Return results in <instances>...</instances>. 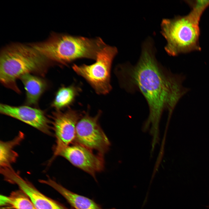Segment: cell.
Listing matches in <instances>:
<instances>
[{"mask_svg": "<svg viewBox=\"0 0 209 209\" xmlns=\"http://www.w3.org/2000/svg\"><path fill=\"white\" fill-rule=\"evenodd\" d=\"M20 79L26 91V103L29 105H37L46 89V82L41 78L31 74L24 75Z\"/></svg>", "mask_w": 209, "mask_h": 209, "instance_id": "obj_12", "label": "cell"}, {"mask_svg": "<svg viewBox=\"0 0 209 209\" xmlns=\"http://www.w3.org/2000/svg\"><path fill=\"white\" fill-rule=\"evenodd\" d=\"M151 51L144 48L136 65H119L115 73L122 88L143 94L149 109L147 122L156 125L163 111H168L170 117L179 100L190 89L182 85L185 75L173 74L161 67Z\"/></svg>", "mask_w": 209, "mask_h": 209, "instance_id": "obj_1", "label": "cell"}, {"mask_svg": "<svg viewBox=\"0 0 209 209\" xmlns=\"http://www.w3.org/2000/svg\"><path fill=\"white\" fill-rule=\"evenodd\" d=\"M49 60L64 65L80 58L96 60L107 44L99 37L53 34L43 42L30 44Z\"/></svg>", "mask_w": 209, "mask_h": 209, "instance_id": "obj_3", "label": "cell"}, {"mask_svg": "<svg viewBox=\"0 0 209 209\" xmlns=\"http://www.w3.org/2000/svg\"><path fill=\"white\" fill-rule=\"evenodd\" d=\"M24 137V134L21 132L14 139L11 140L6 142H0L1 167L10 166L12 163L16 161L18 154L14 151L13 149L20 143Z\"/></svg>", "mask_w": 209, "mask_h": 209, "instance_id": "obj_15", "label": "cell"}, {"mask_svg": "<svg viewBox=\"0 0 209 209\" xmlns=\"http://www.w3.org/2000/svg\"><path fill=\"white\" fill-rule=\"evenodd\" d=\"M39 182L54 189L76 209H104L93 200L71 192L51 179L39 180Z\"/></svg>", "mask_w": 209, "mask_h": 209, "instance_id": "obj_11", "label": "cell"}, {"mask_svg": "<svg viewBox=\"0 0 209 209\" xmlns=\"http://www.w3.org/2000/svg\"><path fill=\"white\" fill-rule=\"evenodd\" d=\"M186 1L192 9H196L203 11L209 6V0L188 1Z\"/></svg>", "mask_w": 209, "mask_h": 209, "instance_id": "obj_16", "label": "cell"}, {"mask_svg": "<svg viewBox=\"0 0 209 209\" xmlns=\"http://www.w3.org/2000/svg\"><path fill=\"white\" fill-rule=\"evenodd\" d=\"M5 180L17 185L29 198L36 209H69L47 197L30 182L23 178L11 166L1 170Z\"/></svg>", "mask_w": 209, "mask_h": 209, "instance_id": "obj_9", "label": "cell"}, {"mask_svg": "<svg viewBox=\"0 0 209 209\" xmlns=\"http://www.w3.org/2000/svg\"><path fill=\"white\" fill-rule=\"evenodd\" d=\"M0 113L21 121L42 132L49 134V121L42 110L28 106H13L2 104Z\"/></svg>", "mask_w": 209, "mask_h": 209, "instance_id": "obj_10", "label": "cell"}, {"mask_svg": "<svg viewBox=\"0 0 209 209\" xmlns=\"http://www.w3.org/2000/svg\"><path fill=\"white\" fill-rule=\"evenodd\" d=\"M81 91V88L74 84L61 87L56 93L52 106L57 111L69 107L74 102Z\"/></svg>", "mask_w": 209, "mask_h": 209, "instance_id": "obj_14", "label": "cell"}, {"mask_svg": "<svg viewBox=\"0 0 209 209\" xmlns=\"http://www.w3.org/2000/svg\"><path fill=\"white\" fill-rule=\"evenodd\" d=\"M1 209H36L28 197L21 190L12 192L8 196L0 195Z\"/></svg>", "mask_w": 209, "mask_h": 209, "instance_id": "obj_13", "label": "cell"}, {"mask_svg": "<svg viewBox=\"0 0 209 209\" xmlns=\"http://www.w3.org/2000/svg\"><path fill=\"white\" fill-rule=\"evenodd\" d=\"M64 158L74 166L91 175L94 179L98 172L104 168L102 156L77 143L69 145L57 154Z\"/></svg>", "mask_w": 209, "mask_h": 209, "instance_id": "obj_8", "label": "cell"}, {"mask_svg": "<svg viewBox=\"0 0 209 209\" xmlns=\"http://www.w3.org/2000/svg\"><path fill=\"white\" fill-rule=\"evenodd\" d=\"M82 113L69 109L65 111H57L53 114V125L56 138L54 156L75 140L76 127Z\"/></svg>", "mask_w": 209, "mask_h": 209, "instance_id": "obj_7", "label": "cell"}, {"mask_svg": "<svg viewBox=\"0 0 209 209\" xmlns=\"http://www.w3.org/2000/svg\"><path fill=\"white\" fill-rule=\"evenodd\" d=\"M203 12L192 9L185 16L163 20L162 32L167 41L165 50L170 55L175 56L200 50L199 24Z\"/></svg>", "mask_w": 209, "mask_h": 209, "instance_id": "obj_4", "label": "cell"}, {"mask_svg": "<svg viewBox=\"0 0 209 209\" xmlns=\"http://www.w3.org/2000/svg\"><path fill=\"white\" fill-rule=\"evenodd\" d=\"M49 60L30 44H10L3 49L1 53V82L6 87L20 93L17 80L27 74L44 75Z\"/></svg>", "mask_w": 209, "mask_h": 209, "instance_id": "obj_2", "label": "cell"}, {"mask_svg": "<svg viewBox=\"0 0 209 209\" xmlns=\"http://www.w3.org/2000/svg\"><path fill=\"white\" fill-rule=\"evenodd\" d=\"M101 113L99 110L93 116L88 112L82 113L76 125L75 140L76 143L97 151L103 156L108 150L110 143L99 122Z\"/></svg>", "mask_w": 209, "mask_h": 209, "instance_id": "obj_6", "label": "cell"}, {"mask_svg": "<svg viewBox=\"0 0 209 209\" xmlns=\"http://www.w3.org/2000/svg\"><path fill=\"white\" fill-rule=\"evenodd\" d=\"M117 52L116 47L107 45L98 53L95 63L90 65H78L74 64L73 69L88 82L96 93L106 94L112 89L111 69Z\"/></svg>", "mask_w": 209, "mask_h": 209, "instance_id": "obj_5", "label": "cell"}]
</instances>
